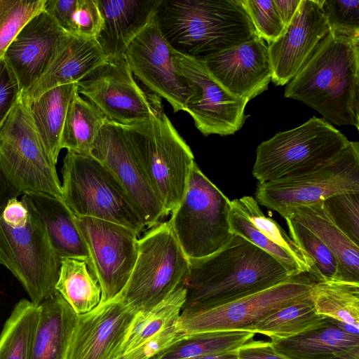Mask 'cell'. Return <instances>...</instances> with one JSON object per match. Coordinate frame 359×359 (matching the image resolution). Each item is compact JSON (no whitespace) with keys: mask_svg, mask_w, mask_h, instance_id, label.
Listing matches in <instances>:
<instances>
[{"mask_svg":"<svg viewBox=\"0 0 359 359\" xmlns=\"http://www.w3.org/2000/svg\"><path fill=\"white\" fill-rule=\"evenodd\" d=\"M326 318L317 313L309 294L265 317L248 331L267 336L273 342L313 329Z\"/></svg>","mask_w":359,"mask_h":359,"instance_id":"31","label":"cell"},{"mask_svg":"<svg viewBox=\"0 0 359 359\" xmlns=\"http://www.w3.org/2000/svg\"><path fill=\"white\" fill-rule=\"evenodd\" d=\"M348 142L324 118L313 116L259 144L252 174L258 183L303 175L332 161Z\"/></svg>","mask_w":359,"mask_h":359,"instance_id":"5","label":"cell"},{"mask_svg":"<svg viewBox=\"0 0 359 359\" xmlns=\"http://www.w3.org/2000/svg\"><path fill=\"white\" fill-rule=\"evenodd\" d=\"M330 31L321 0H302L283 34L267 43L272 82L284 86L292 81Z\"/></svg>","mask_w":359,"mask_h":359,"instance_id":"19","label":"cell"},{"mask_svg":"<svg viewBox=\"0 0 359 359\" xmlns=\"http://www.w3.org/2000/svg\"><path fill=\"white\" fill-rule=\"evenodd\" d=\"M29 359H67L77 315L57 292L43 302Z\"/></svg>","mask_w":359,"mask_h":359,"instance_id":"27","label":"cell"},{"mask_svg":"<svg viewBox=\"0 0 359 359\" xmlns=\"http://www.w3.org/2000/svg\"><path fill=\"white\" fill-rule=\"evenodd\" d=\"M215 79L233 95L250 101L268 88L272 68L261 37L225 49L203 60Z\"/></svg>","mask_w":359,"mask_h":359,"instance_id":"20","label":"cell"},{"mask_svg":"<svg viewBox=\"0 0 359 359\" xmlns=\"http://www.w3.org/2000/svg\"><path fill=\"white\" fill-rule=\"evenodd\" d=\"M77 0H46L44 11L67 34L71 33Z\"/></svg>","mask_w":359,"mask_h":359,"instance_id":"46","label":"cell"},{"mask_svg":"<svg viewBox=\"0 0 359 359\" xmlns=\"http://www.w3.org/2000/svg\"><path fill=\"white\" fill-rule=\"evenodd\" d=\"M313 232L339 259L351 283H359V245L354 243L332 221L323 201L293 207L280 214Z\"/></svg>","mask_w":359,"mask_h":359,"instance_id":"26","label":"cell"},{"mask_svg":"<svg viewBox=\"0 0 359 359\" xmlns=\"http://www.w3.org/2000/svg\"><path fill=\"white\" fill-rule=\"evenodd\" d=\"M125 132L167 215L181 202L194 154L165 114L124 126Z\"/></svg>","mask_w":359,"mask_h":359,"instance_id":"6","label":"cell"},{"mask_svg":"<svg viewBox=\"0 0 359 359\" xmlns=\"http://www.w3.org/2000/svg\"><path fill=\"white\" fill-rule=\"evenodd\" d=\"M84 95L106 118L128 126L163 111L161 98L136 81L125 57L107 60L77 83Z\"/></svg>","mask_w":359,"mask_h":359,"instance_id":"13","label":"cell"},{"mask_svg":"<svg viewBox=\"0 0 359 359\" xmlns=\"http://www.w3.org/2000/svg\"><path fill=\"white\" fill-rule=\"evenodd\" d=\"M118 181L151 229L168 216L121 125L107 120L90 151Z\"/></svg>","mask_w":359,"mask_h":359,"instance_id":"16","label":"cell"},{"mask_svg":"<svg viewBox=\"0 0 359 359\" xmlns=\"http://www.w3.org/2000/svg\"><path fill=\"white\" fill-rule=\"evenodd\" d=\"M102 23V16L95 0H77L69 34L95 39Z\"/></svg>","mask_w":359,"mask_h":359,"instance_id":"43","label":"cell"},{"mask_svg":"<svg viewBox=\"0 0 359 359\" xmlns=\"http://www.w3.org/2000/svg\"><path fill=\"white\" fill-rule=\"evenodd\" d=\"M309 294L317 313L359 330V283L319 281Z\"/></svg>","mask_w":359,"mask_h":359,"instance_id":"33","label":"cell"},{"mask_svg":"<svg viewBox=\"0 0 359 359\" xmlns=\"http://www.w3.org/2000/svg\"><path fill=\"white\" fill-rule=\"evenodd\" d=\"M78 92L77 83L53 88L27 104L43 147L56 164L69 105Z\"/></svg>","mask_w":359,"mask_h":359,"instance_id":"28","label":"cell"},{"mask_svg":"<svg viewBox=\"0 0 359 359\" xmlns=\"http://www.w3.org/2000/svg\"><path fill=\"white\" fill-rule=\"evenodd\" d=\"M107 118L77 92L72 98L62 128L60 147L68 151L89 155L92 145Z\"/></svg>","mask_w":359,"mask_h":359,"instance_id":"30","label":"cell"},{"mask_svg":"<svg viewBox=\"0 0 359 359\" xmlns=\"http://www.w3.org/2000/svg\"><path fill=\"white\" fill-rule=\"evenodd\" d=\"M186 335L177 329L175 323L153 337L140 347L116 359H158L163 351Z\"/></svg>","mask_w":359,"mask_h":359,"instance_id":"44","label":"cell"},{"mask_svg":"<svg viewBox=\"0 0 359 359\" xmlns=\"http://www.w3.org/2000/svg\"><path fill=\"white\" fill-rule=\"evenodd\" d=\"M344 192H359V143L349 141L328 163L295 177L258 183V203L280 214L293 207L323 201Z\"/></svg>","mask_w":359,"mask_h":359,"instance_id":"12","label":"cell"},{"mask_svg":"<svg viewBox=\"0 0 359 359\" xmlns=\"http://www.w3.org/2000/svg\"><path fill=\"white\" fill-rule=\"evenodd\" d=\"M55 289L78 316L92 311L101 302L99 282L84 260L62 259Z\"/></svg>","mask_w":359,"mask_h":359,"instance_id":"29","label":"cell"},{"mask_svg":"<svg viewBox=\"0 0 359 359\" xmlns=\"http://www.w3.org/2000/svg\"><path fill=\"white\" fill-rule=\"evenodd\" d=\"M21 198L41 219L54 251L61 259H77L89 264L88 248L74 214L61 198L32 191L23 193Z\"/></svg>","mask_w":359,"mask_h":359,"instance_id":"25","label":"cell"},{"mask_svg":"<svg viewBox=\"0 0 359 359\" xmlns=\"http://www.w3.org/2000/svg\"><path fill=\"white\" fill-rule=\"evenodd\" d=\"M271 342L290 359H359V330L328 317L313 329Z\"/></svg>","mask_w":359,"mask_h":359,"instance_id":"23","label":"cell"},{"mask_svg":"<svg viewBox=\"0 0 359 359\" xmlns=\"http://www.w3.org/2000/svg\"><path fill=\"white\" fill-rule=\"evenodd\" d=\"M229 211L230 200L195 162L184 195L168 221L188 259L211 255L228 244L234 236Z\"/></svg>","mask_w":359,"mask_h":359,"instance_id":"8","label":"cell"},{"mask_svg":"<svg viewBox=\"0 0 359 359\" xmlns=\"http://www.w3.org/2000/svg\"><path fill=\"white\" fill-rule=\"evenodd\" d=\"M259 37L267 43L276 41L285 31L273 0H241Z\"/></svg>","mask_w":359,"mask_h":359,"instance_id":"41","label":"cell"},{"mask_svg":"<svg viewBox=\"0 0 359 359\" xmlns=\"http://www.w3.org/2000/svg\"><path fill=\"white\" fill-rule=\"evenodd\" d=\"M46 0H0V58L23 26L44 11Z\"/></svg>","mask_w":359,"mask_h":359,"instance_id":"39","label":"cell"},{"mask_svg":"<svg viewBox=\"0 0 359 359\" xmlns=\"http://www.w3.org/2000/svg\"><path fill=\"white\" fill-rule=\"evenodd\" d=\"M186 300L181 285L161 302L136 314L121 347V355L131 352L178 320Z\"/></svg>","mask_w":359,"mask_h":359,"instance_id":"32","label":"cell"},{"mask_svg":"<svg viewBox=\"0 0 359 359\" xmlns=\"http://www.w3.org/2000/svg\"><path fill=\"white\" fill-rule=\"evenodd\" d=\"M326 121L359 128V38L332 31L285 89Z\"/></svg>","mask_w":359,"mask_h":359,"instance_id":"2","label":"cell"},{"mask_svg":"<svg viewBox=\"0 0 359 359\" xmlns=\"http://www.w3.org/2000/svg\"><path fill=\"white\" fill-rule=\"evenodd\" d=\"M295 275L269 254L236 236L219 251L189 259L182 311L215 308L273 287Z\"/></svg>","mask_w":359,"mask_h":359,"instance_id":"1","label":"cell"},{"mask_svg":"<svg viewBox=\"0 0 359 359\" xmlns=\"http://www.w3.org/2000/svg\"><path fill=\"white\" fill-rule=\"evenodd\" d=\"M248 331H217L187 334L163 351L158 359H189L237 350L252 340Z\"/></svg>","mask_w":359,"mask_h":359,"instance_id":"35","label":"cell"},{"mask_svg":"<svg viewBox=\"0 0 359 359\" xmlns=\"http://www.w3.org/2000/svg\"><path fill=\"white\" fill-rule=\"evenodd\" d=\"M22 90L4 57L0 58V126L19 100Z\"/></svg>","mask_w":359,"mask_h":359,"instance_id":"45","label":"cell"},{"mask_svg":"<svg viewBox=\"0 0 359 359\" xmlns=\"http://www.w3.org/2000/svg\"><path fill=\"white\" fill-rule=\"evenodd\" d=\"M321 8L332 32L359 38V0H321Z\"/></svg>","mask_w":359,"mask_h":359,"instance_id":"42","label":"cell"},{"mask_svg":"<svg viewBox=\"0 0 359 359\" xmlns=\"http://www.w3.org/2000/svg\"><path fill=\"white\" fill-rule=\"evenodd\" d=\"M19 196L20 194L8 184L0 172V212L10 199Z\"/></svg>","mask_w":359,"mask_h":359,"instance_id":"49","label":"cell"},{"mask_svg":"<svg viewBox=\"0 0 359 359\" xmlns=\"http://www.w3.org/2000/svg\"><path fill=\"white\" fill-rule=\"evenodd\" d=\"M172 57L179 74L196 89L185 111L191 115L197 129L205 136H225L238 131L244 123V111L249 101L228 91L210 74L204 62L174 49Z\"/></svg>","mask_w":359,"mask_h":359,"instance_id":"15","label":"cell"},{"mask_svg":"<svg viewBox=\"0 0 359 359\" xmlns=\"http://www.w3.org/2000/svg\"><path fill=\"white\" fill-rule=\"evenodd\" d=\"M89 254V266L101 287V302L116 297L127 283L138 250V236L123 225L75 215Z\"/></svg>","mask_w":359,"mask_h":359,"instance_id":"14","label":"cell"},{"mask_svg":"<svg viewBox=\"0 0 359 359\" xmlns=\"http://www.w3.org/2000/svg\"><path fill=\"white\" fill-rule=\"evenodd\" d=\"M61 259L32 208L18 197L0 212V264L20 282L36 305L54 295Z\"/></svg>","mask_w":359,"mask_h":359,"instance_id":"4","label":"cell"},{"mask_svg":"<svg viewBox=\"0 0 359 359\" xmlns=\"http://www.w3.org/2000/svg\"><path fill=\"white\" fill-rule=\"evenodd\" d=\"M40 317V306L22 299L0 335V359H29Z\"/></svg>","mask_w":359,"mask_h":359,"instance_id":"34","label":"cell"},{"mask_svg":"<svg viewBox=\"0 0 359 359\" xmlns=\"http://www.w3.org/2000/svg\"><path fill=\"white\" fill-rule=\"evenodd\" d=\"M117 295L77 315L67 359H116L136 316Z\"/></svg>","mask_w":359,"mask_h":359,"instance_id":"18","label":"cell"},{"mask_svg":"<svg viewBox=\"0 0 359 359\" xmlns=\"http://www.w3.org/2000/svg\"><path fill=\"white\" fill-rule=\"evenodd\" d=\"M103 23L95 38L107 60L124 57L130 42L155 15L161 0H95Z\"/></svg>","mask_w":359,"mask_h":359,"instance_id":"24","label":"cell"},{"mask_svg":"<svg viewBox=\"0 0 359 359\" xmlns=\"http://www.w3.org/2000/svg\"><path fill=\"white\" fill-rule=\"evenodd\" d=\"M285 220L290 237L312 262L318 281L350 282L337 257L318 237L295 221Z\"/></svg>","mask_w":359,"mask_h":359,"instance_id":"36","label":"cell"},{"mask_svg":"<svg viewBox=\"0 0 359 359\" xmlns=\"http://www.w3.org/2000/svg\"><path fill=\"white\" fill-rule=\"evenodd\" d=\"M323 203L334 223L359 245V192L334 194Z\"/></svg>","mask_w":359,"mask_h":359,"instance_id":"40","label":"cell"},{"mask_svg":"<svg viewBox=\"0 0 359 359\" xmlns=\"http://www.w3.org/2000/svg\"><path fill=\"white\" fill-rule=\"evenodd\" d=\"M172 48L159 29L155 15L130 42L124 56L133 76L144 87L165 99L174 112L185 111L196 89L177 72Z\"/></svg>","mask_w":359,"mask_h":359,"instance_id":"17","label":"cell"},{"mask_svg":"<svg viewBox=\"0 0 359 359\" xmlns=\"http://www.w3.org/2000/svg\"><path fill=\"white\" fill-rule=\"evenodd\" d=\"M155 18L172 49L201 61L257 36L241 0H161Z\"/></svg>","mask_w":359,"mask_h":359,"instance_id":"3","label":"cell"},{"mask_svg":"<svg viewBox=\"0 0 359 359\" xmlns=\"http://www.w3.org/2000/svg\"><path fill=\"white\" fill-rule=\"evenodd\" d=\"M67 33L45 11L32 18L3 57L14 73L22 94L45 73Z\"/></svg>","mask_w":359,"mask_h":359,"instance_id":"21","label":"cell"},{"mask_svg":"<svg viewBox=\"0 0 359 359\" xmlns=\"http://www.w3.org/2000/svg\"><path fill=\"white\" fill-rule=\"evenodd\" d=\"M188 270L189 259L168 222H161L138 240L134 267L118 296L136 313L146 312L180 287Z\"/></svg>","mask_w":359,"mask_h":359,"instance_id":"9","label":"cell"},{"mask_svg":"<svg viewBox=\"0 0 359 359\" xmlns=\"http://www.w3.org/2000/svg\"><path fill=\"white\" fill-rule=\"evenodd\" d=\"M317 282L311 273L302 272L273 287L226 304L203 311H182L176 326L187 335L248 331L265 317L308 295Z\"/></svg>","mask_w":359,"mask_h":359,"instance_id":"11","label":"cell"},{"mask_svg":"<svg viewBox=\"0 0 359 359\" xmlns=\"http://www.w3.org/2000/svg\"><path fill=\"white\" fill-rule=\"evenodd\" d=\"M55 165L21 95L0 126V172L20 195L32 191L62 199Z\"/></svg>","mask_w":359,"mask_h":359,"instance_id":"10","label":"cell"},{"mask_svg":"<svg viewBox=\"0 0 359 359\" xmlns=\"http://www.w3.org/2000/svg\"><path fill=\"white\" fill-rule=\"evenodd\" d=\"M236 351L238 359H290L278 353L271 341L250 340Z\"/></svg>","mask_w":359,"mask_h":359,"instance_id":"47","label":"cell"},{"mask_svg":"<svg viewBox=\"0 0 359 359\" xmlns=\"http://www.w3.org/2000/svg\"><path fill=\"white\" fill-rule=\"evenodd\" d=\"M107 61L95 39L66 34L45 73L22 99L28 104L46 91L58 86L78 83Z\"/></svg>","mask_w":359,"mask_h":359,"instance_id":"22","label":"cell"},{"mask_svg":"<svg viewBox=\"0 0 359 359\" xmlns=\"http://www.w3.org/2000/svg\"><path fill=\"white\" fill-rule=\"evenodd\" d=\"M302 0H273L280 18L285 27L293 19Z\"/></svg>","mask_w":359,"mask_h":359,"instance_id":"48","label":"cell"},{"mask_svg":"<svg viewBox=\"0 0 359 359\" xmlns=\"http://www.w3.org/2000/svg\"><path fill=\"white\" fill-rule=\"evenodd\" d=\"M237 350L224 353L218 355L197 357L189 359H238Z\"/></svg>","mask_w":359,"mask_h":359,"instance_id":"50","label":"cell"},{"mask_svg":"<svg viewBox=\"0 0 359 359\" xmlns=\"http://www.w3.org/2000/svg\"><path fill=\"white\" fill-rule=\"evenodd\" d=\"M61 173L62 200L75 215L116 223L139 235L147 228L121 184L90 155L67 151Z\"/></svg>","mask_w":359,"mask_h":359,"instance_id":"7","label":"cell"},{"mask_svg":"<svg viewBox=\"0 0 359 359\" xmlns=\"http://www.w3.org/2000/svg\"><path fill=\"white\" fill-rule=\"evenodd\" d=\"M236 200L247 217L261 233L290 253L306 272L315 277L311 259L276 221L263 213L253 197L245 196Z\"/></svg>","mask_w":359,"mask_h":359,"instance_id":"37","label":"cell"},{"mask_svg":"<svg viewBox=\"0 0 359 359\" xmlns=\"http://www.w3.org/2000/svg\"><path fill=\"white\" fill-rule=\"evenodd\" d=\"M230 230L269 254L292 274L306 272L287 251L269 240L247 217L236 198L230 201Z\"/></svg>","mask_w":359,"mask_h":359,"instance_id":"38","label":"cell"}]
</instances>
